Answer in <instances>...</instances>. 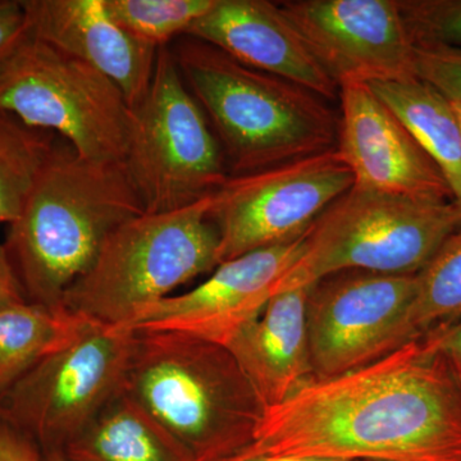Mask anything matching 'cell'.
<instances>
[{
  "label": "cell",
  "instance_id": "obj_1",
  "mask_svg": "<svg viewBox=\"0 0 461 461\" xmlns=\"http://www.w3.org/2000/svg\"><path fill=\"white\" fill-rule=\"evenodd\" d=\"M348 461H461V391L429 335L314 378L264 412L241 453Z\"/></svg>",
  "mask_w": 461,
  "mask_h": 461
},
{
  "label": "cell",
  "instance_id": "obj_2",
  "mask_svg": "<svg viewBox=\"0 0 461 461\" xmlns=\"http://www.w3.org/2000/svg\"><path fill=\"white\" fill-rule=\"evenodd\" d=\"M141 213L123 163L85 159L57 141L3 242L27 302L65 308L108 236Z\"/></svg>",
  "mask_w": 461,
  "mask_h": 461
},
{
  "label": "cell",
  "instance_id": "obj_3",
  "mask_svg": "<svg viewBox=\"0 0 461 461\" xmlns=\"http://www.w3.org/2000/svg\"><path fill=\"white\" fill-rule=\"evenodd\" d=\"M172 51L185 84L208 117L230 176L338 147L339 118L312 91L242 65L189 36Z\"/></svg>",
  "mask_w": 461,
  "mask_h": 461
},
{
  "label": "cell",
  "instance_id": "obj_4",
  "mask_svg": "<svg viewBox=\"0 0 461 461\" xmlns=\"http://www.w3.org/2000/svg\"><path fill=\"white\" fill-rule=\"evenodd\" d=\"M123 390L194 461L241 453L266 412L229 348L176 332L136 330Z\"/></svg>",
  "mask_w": 461,
  "mask_h": 461
},
{
  "label": "cell",
  "instance_id": "obj_5",
  "mask_svg": "<svg viewBox=\"0 0 461 461\" xmlns=\"http://www.w3.org/2000/svg\"><path fill=\"white\" fill-rule=\"evenodd\" d=\"M213 195L184 208L144 213L118 226L63 306L103 326L131 327L138 314L218 266Z\"/></svg>",
  "mask_w": 461,
  "mask_h": 461
},
{
  "label": "cell",
  "instance_id": "obj_6",
  "mask_svg": "<svg viewBox=\"0 0 461 461\" xmlns=\"http://www.w3.org/2000/svg\"><path fill=\"white\" fill-rule=\"evenodd\" d=\"M461 223L454 202L351 187L317 218L280 290L345 271L417 275Z\"/></svg>",
  "mask_w": 461,
  "mask_h": 461
},
{
  "label": "cell",
  "instance_id": "obj_7",
  "mask_svg": "<svg viewBox=\"0 0 461 461\" xmlns=\"http://www.w3.org/2000/svg\"><path fill=\"white\" fill-rule=\"evenodd\" d=\"M123 166L147 213L194 204L230 177L222 148L168 45L158 50L147 94L131 108Z\"/></svg>",
  "mask_w": 461,
  "mask_h": 461
},
{
  "label": "cell",
  "instance_id": "obj_8",
  "mask_svg": "<svg viewBox=\"0 0 461 461\" xmlns=\"http://www.w3.org/2000/svg\"><path fill=\"white\" fill-rule=\"evenodd\" d=\"M0 109L85 159L123 163L131 108L98 69L27 33L0 63Z\"/></svg>",
  "mask_w": 461,
  "mask_h": 461
},
{
  "label": "cell",
  "instance_id": "obj_9",
  "mask_svg": "<svg viewBox=\"0 0 461 461\" xmlns=\"http://www.w3.org/2000/svg\"><path fill=\"white\" fill-rule=\"evenodd\" d=\"M136 330L93 323L0 395V423L60 454L123 387Z\"/></svg>",
  "mask_w": 461,
  "mask_h": 461
},
{
  "label": "cell",
  "instance_id": "obj_10",
  "mask_svg": "<svg viewBox=\"0 0 461 461\" xmlns=\"http://www.w3.org/2000/svg\"><path fill=\"white\" fill-rule=\"evenodd\" d=\"M354 186L338 148L250 175L230 176L215 191L211 218L220 232L218 266L304 236Z\"/></svg>",
  "mask_w": 461,
  "mask_h": 461
},
{
  "label": "cell",
  "instance_id": "obj_11",
  "mask_svg": "<svg viewBox=\"0 0 461 461\" xmlns=\"http://www.w3.org/2000/svg\"><path fill=\"white\" fill-rule=\"evenodd\" d=\"M417 275L335 273L312 285L306 326L315 378L368 366L415 339L409 311Z\"/></svg>",
  "mask_w": 461,
  "mask_h": 461
},
{
  "label": "cell",
  "instance_id": "obj_12",
  "mask_svg": "<svg viewBox=\"0 0 461 461\" xmlns=\"http://www.w3.org/2000/svg\"><path fill=\"white\" fill-rule=\"evenodd\" d=\"M282 14L336 83L417 78L399 0H288Z\"/></svg>",
  "mask_w": 461,
  "mask_h": 461
},
{
  "label": "cell",
  "instance_id": "obj_13",
  "mask_svg": "<svg viewBox=\"0 0 461 461\" xmlns=\"http://www.w3.org/2000/svg\"><path fill=\"white\" fill-rule=\"evenodd\" d=\"M306 233L295 241L221 263L208 280L189 293L166 297L144 309L132 329L181 333L227 348L278 293L304 253Z\"/></svg>",
  "mask_w": 461,
  "mask_h": 461
},
{
  "label": "cell",
  "instance_id": "obj_14",
  "mask_svg": "<svg viewBox=\"0 0 461 461\" xmlns=\"http://www.w3.org/2000/svg\"><path fill=\"white\" fill-rule=\"evenodd\" d=\"M338 150L360 189L454 202L438 167L366 84H339ZM455 203V202H454Z\"/></svg>",
  "mask_w": 461,
  "mask_h": 461
},
{
  "label": "cell",
  "instance_id": "obj_15",
  "mask_svg": "<svg viewBox=\"0 0 461 461\" xmlns=\"http://www.w3.org/2000/svg\"><path fill=\"white\" fill-rule=\"evenodd\" d=\"M242 65L305 87L324 100H336L339 84L318 62L302 36L268 0H217L186 35Z\"/></svg>",
  "mask_w": 461,
  "mask_h": 461
},
{
  "label": "cell",
  "instance_id": "obj_16",
  "mask_svg": "<svg viewBox=\"0 0 461 461\" xmlns=\"http://www.w3.org/2000/svg\"><path fill=\"white\" fill-rule=\"evenodd\" d=\"M27 32L98 69L122 91L130 108L144 98L156 48L136 41L109 16L104 0H23Z\"/></svg>",
  "mask_w": 461,
  "mask_h": 461
},
{
  "label": "cell",
  "instance_id": "obj_17",
  "mask_svg": "<svg viewBox=\"0 0 461 461\" xmlns=\"http://www.w3.org/2000/svg\"><path fill=\"white\" fill-rule=\"evenodd\" d=\"M311 288L295 286L276 294L263 313L227 345L266 411L315 378L306 326Z\"/></svg>",
  "mask_w": 461,
  "mask_h": 461
},
{
  "label": "cell",
  "instance_id": "obj_18",
  "mask_svg": "<svg viewBox=\"0 0 461 461\" xmlns=\"http://www.w3.org/2000/svg\"><path fill=\"white\" fill-rule=\"evenodd\" d=\"M60 454L67 461H194L123 387Z\"/></svg>",
  "mask_w": 461,
  "mask_h": 461
},
{
  "label": "cell",
  "instance_id": "obj_19",
  "mask_svg": "<svg viewBox=\"0 0 461 461\" xmlns=\"http://www.w3.org/2000/svg\"><path fill=\"white\" fill-rule=\"evenodd\" d=\"M368 86L438 167L461 209V127L450 100L420 78Z\"/></svg>",
  "mask_w": 461,
  "mask_h": 461
},
{
  "label": "cell",
  "instance_id": "obj_20",
  "mask_svg": "<svg viewBox=\"0 0 461 461\" xmlns=\"http://www.w3.org/2000/svg\"><path fill=\"white\" fill-rule=\"evenodd\" d=\"M91 323L66 308L30 302L0 306V395Z\"/></svg>",
  "mask_w": 461,
  "mask_h": 461
},
{
  "label": "cell",
  "instance_id": "obj_21",
  "mask_svg": "<svg viewBox=\"0 0 461 461\" xmlns=\"http://www.w3.org/2000/svg\"><path fill=\"white\" fill-rule=\"evenodd\" d=\"M57 141L53 132L0 109V223L11 224L20 215Z\"/></svg>",
  "mask_w": 461,
  "mask_h": 461
},
{
  "label": "cell",
  "instance_id": "obj_22",
  "mask_svg": "<svg viewBox=\"0 0 461 461\" xmlns=\"http://www.w3.org/2000/svg\"><path fill=\"white\" fill-rule=\"evenodd\" d=\"M461 320V223L417 273L409 329L420 339L442 324Z\"/></svg>",
  "mask_w": 461,
  "mask_h": 461
},
{
  "label": "cell",
  "instance_id": "obj_23",
  "mask_svg": "<svg viewBox=\"0 0 461 461\" xmlns=\"http://www.w3.org/2000/svg\"><path fill=\"white\" fill-rule=\"evenodd\" d=\"M217 0H104L109 16L136 41L167 47L211 11Z\"/></svg>",
  "mask_w": 461,
  "mask_h": 461
},
{
  "label": "cell",
  "instance_id": "obj_24",
  "mask_svg": "<svg viewBox=\"0 0 461 461\" xmlns=\"http://www.w3.org/2000/svg\"><path fill=\"white\" fill-rule=\"evenodd\" d=\"M414 45L461 50V0H399Z\"/></svg>",
  "mask_w": 461,
  "mask_h": 461
},
{
  "label": "cell",
  "instance_id": "obj_25",
  "mask_svg": "<svg viewBox=\"0 0 461 461\" xmlns=\"http://www.w3.org/2000/svg\"><path fill=\"white\" fill-rule=\"evenodd\" d=\"M415 76L446 99L461 102V50L445 45H414Z\"/></svg>",
  "mask_w": 461,
  "mask_h": 461
},
{
  "label": "cell",
  "instance_id": "obj_26",
  "mask_svg": "<svg viewBox=\"0 0 461 461\" xmlns=\"http://www.w3.org/2000/svg\"><path fill=\"white\" fill-rule=\"evenodd\" d=\"M25 9L20 0H0V63L26 38Z\"/></svg>",
  "mask_w": 461,
  "mask_h": 461
},
{
  "label": "cell",
  "instance_id": "obj_27",
  "mask_svg": "<svg viewBox=\"0 0 461 461\" xmlns=\"http://www.w3.org/2000/svg\"><path fill=\"white\" fill-rule=\"evenodd\" d=\"M426 335L435 342L461 391V320L436 327Z\"/></svg>",
  "mask_w": 461,
  "mask_h": 461
},
{
  "label": "cell",
  "instance_id": "obj_28",
  "mask_svg": "<svg viewBox=\"0 0 461 461\" xmlns=\"http://www.w3.org/2000/svg\"><path fill=\"white\" fill-rule=\"evenodd\" d=\"M0 461H41V454L25 437L0 423Z\"/></svg>",
  "mask_w": 461,
  "mask_h": 461
},
{
  "label": "cell",
  "instance_id": "obj_29",
  "mask_svg": "<svg viewBox=\"0 0 461 461\" xmlns=\"http://www.w3.org/2000/svg\"><path fill=\"white\" fill-rule=\"evenodd\" d=\"M21 302H27L26 297L9 260L5 244L0 242V306Z\"/></svg>",
  "mask_w": 461,
  "mask_h": 461
},
{
  "label": "cell",
  "instance_id": "obj_30",
  "mask_svg": "<svg viewBox=\"0 0 461 461\" xmlns=\"http://www.w3.org/2000/svg\"><path fill=\"white\" fill-rule=\"evenodd\" d=\"M220 461H348L342 459H323V457L268 456V455L238 454Z\"/></svg>",
  "mask_w": 461,
  "mask_h": 461
},
{
  "label": "cell",
  "instance_id": "obj_31",
  "mask_svg": "<svg viewBox=\"0 0 461 461\" xmlns=\"http://www.w3.org/2000/svg\"><path fill=\"white\" fill-rule=\"evenodd\" d=\"M41 461H67L62 454L41 455Z\"/></svg>",
  "mask_w": 461,
  "mask_h": 461
},
{
  "label": "cell",
  "instance_id": "obj_32",
  "mask_svg": "<svg viewBox=\"0 0 461 461\" xmlns=\"http://www.w3.org/2000/svg\"><path fill=\"white\" fill-rule=\"evenodd\" d=\"M451 108H453L455 115H456L457 121H459L461 126V102H451Z\"/></svg>",
  "mask_w": 461,
  "mask_h": 461
},
{
  "label": "cell",
  "instance_id": "obj_33",
  "mask_svg": "<svg viewBox=\"0 0 461 461\" xmlns=\"http://www.w3.org/2000/svg\"><path fill=\"white\" fill-rule=\"evenodd\" d=\"M461 127V126H460Z\"/></svg>",
  "mask_w": 461,
  "mask_h": 461
}]
</instances>
